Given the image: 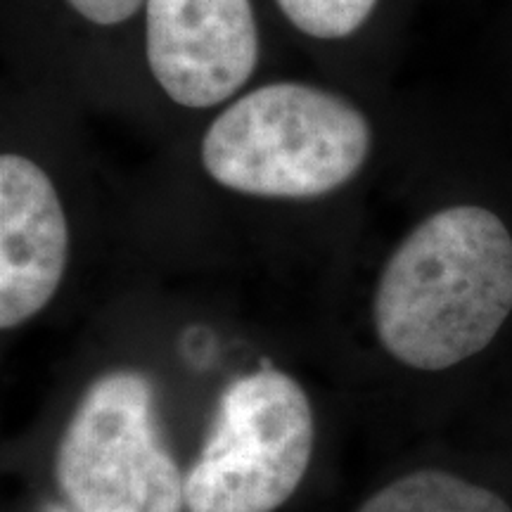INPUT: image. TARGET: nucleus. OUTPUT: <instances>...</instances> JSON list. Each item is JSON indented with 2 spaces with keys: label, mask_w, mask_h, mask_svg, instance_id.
I'll return each mask as SVG.
<instances>
[{
  "label": "nucleus",
  "mask_w": 512,
  "mask_h": 512,
  "mask_svg": "<svg viewBox=\"0 0 512 512\" xmlns=\"http://www.w3.org/2000/svg\"><path fill=\"white\" fill-rule=\"evenodd\" d=\"M356 512H512V496L470 472L425 465L384 484Z\"/></svg>",
  "instance_id": "obj_7"
},
{
  "label": "nucleus",
  "mask_w": 512,
  "mask_h": 512,
  "mask_svg": "<svg viewBox=\"0 0 512 512\" xmlns=\"http://www.w3.org/2000/svg\"><path fill=\"white\" fill-rule=\"evenodd\" d=\"M283 24L318 48H344L375 29L394 0H271Z\"/></svg>",
  "instance_id": "obj_8"
},
{
  "label": "nucleus",
  "mask_w": 512,
  "mask_h": 512,
  "mask_svg": "<svg viewBox=\"0 0 512 512\" xmlns=\"http://www.w3.org/2000/svg\"><path fill=\"white\" fill-rule=\"evenodd\" d=\"M316 422L292 375L261 368L223 389L185 475V512H275L306 477Z\"/></svg>",
  "instance_id": "obj_3"
},
{
  "label": "nucleus",
  "mask_w": 512,
  "mask_h": 512,
  "mask_svg": "<svg viewBox=\"0 0 512 512\" xmlns=\"http://www.w3.org/2000/svg\"><path fill=\"white\" fill-rule=\"evenodd\" d=\"M501 62H503V76L508 81V91L512 100V10L508 12L501 31Z\"/></svg>",
  "instance_id": "obj_10"
},
{
  "label": "nucleus",
  "mask_w": 512,
  "mask_h": 512,
  "mask_svg": "<svg viewBox=\"0 0 512 512\" xmlns=\"http://www.w3.org/2000/svg\"><path fill=\"white\" fill-rule=\"evenodd\" d=\"M145 76L185 114H214L259 81L264 29L256 0H145Z\"/></svg>",
  "instance_id": "obj_5"
},
{
  "label": "nucleus",
  "mask_w": 512,
  "mask_h": 512,
  "mask_svg": "<svg viewBox=\"0 0 512 512\" xmlns=\"http://www.w3.org/2000/svg\"><path fill=\"white\" fill-rule=\"evenodd\" d=\"M209 183L259 202H320L368 171L380 126L363 102L311 79H264L209 114L197 138Z\"/></svg>",
  "instance_id": "obj_2"
},
{
  "label": "nucleus",
  "mask_w": 512,
  "mask_h": 512,
  "mask_svg": "<svg viewBox=\"0 0 512 512\" xmlns=\"http://www.w3.org/2000/svg\"><path fill=\"white\" fill-rule=\"evenodd\" d=\"M512 171L451 188L377 273L370 320L384 354L418 375L479 361L512 328Z\"/></svg>",
  "instance_id": "obj_1"
},
{
  "label": "nucleus",
  "mask_w": 512,
  "mask_h": 512,
  "mask_svg": "<svg viewBox=\"0 0 512 512\" xmlns=\"http://www.w3.org/2000/svg\"><path fill=\"white\" fill-rule=\"evenodd\" d=\"M60 12L83 34L110 38L140 29L145 0H53Z\"/></svg>",
  "instance_id": "obj_9"
},
{
  "label": "nucleus",
  "mask_w": 512,
  "mask_h": 512,
  "mask_svg": "<svg viewBox=\"0 0 512 512\" xmlns=\"http://www.w3.org/2000/svg\"><path fill=\"white\" fill-rule=\"evenodd\" d=\"M72 230L53 171L34 150L0 152V328H22L46 311L64 283Z\"/></svg>",
  "instance_id": "obj_6"
},
{
  "label": "nucleus",
  "mask_w": 512,
  "mask_h": 512,
  "mask_svg": "<svg viewBox=\"0 0 512 512\" xmlns=\"http://www.w3.org/2000/svg\"><path fill=\"white\" fill-rule=\"evenodd\" d=\"M55 475L76 512H185V475L159 439L155 392L138 370H112L86 389Z\"/></svg>",
  "instance_id": "obj_4"
}]
</instances>
